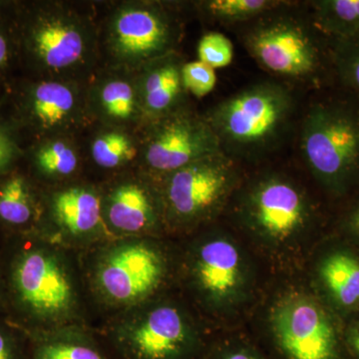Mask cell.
I'll list each match as a JSON object with an SVG mask.
<instances>
[{"label":"cell","mask_w":359,"mask_h":359,"mask_svg":"<svg viewBox=\"0 0 359 359\" xmlns=\"http://www.w3.org/2000/svg\"><path fill=\"white\" fill-rule=\"evenodd\" d=\"M295 102L285 85L252 84L217 104L205 116L222 150L230 157H262L280 145L289 131Z\"/></svg>","instance_id":"cell-1"},{"label":"cell","mask_w":359,"mask_h":359,"mask_svg":"<svg viewBox=\"0 0 359 359\" xmlns=\"http://www.w3.org/2000/svg\"><path fill=\"white\" fill-rule=\"evenodd\" d=\"M301 151L316 180L334 196L359 187V97L346 91L309 108Z\"/></svg>","instance_id":"cell-2"},{"label":"cell","mask_w":359,"mask_h":359,"mask_svg":"<svg viewBox=\"0 0 359 359\" xmlns=\"http://www.w3.org/2000/svg\"><path fill=\"white\" fill-rule=\"evenodd\" d=\"M276 9L252 21L244 33L245 46L257 65L290 81L314 83L320 79L330 49L325 50L316 25L287 11Z\"/></svg>","instance_id":"cell-3"},{"label":"cell","mask_w":359,"mask_h":359,"mask_svg":"<svg viewBox=\"0 0 359 359\" xmlns=\"http://www.w3.org/2000/svg\"><path fill=\"white\" fill-rule=\"evenodd\" d=\"M180 29L171 13L154 2H127L111 14L106 46L117 65L140 70L174 53Z\"/></svg>","instance_id":"cell-4"},{"label":"cell","mask_w":359,"mask_h":359,"mask_svg":"<svg viewBox=\"0 0 359 359\" xmlns=\"http://www.w3.org/2000/svg\"><path fill=\"white\" fill-rule=\"evenodd\" d=\"M140 149L144 163L153 173L168 176L207 157L223 153L207 118L179 108L150 120Z\"/></svg>","instance_id":"cell-5"},{"label":"cell","mask_w":359,"mask_h":359,"mask_svg":"<svg viewBox=\"0 0 359 359\" xmlns=\"http://www.w3.org/2000/svg\"><path fill=\"white\" fill-rule=\"evenodd\" d=\"M237 178L235 160L224 152L195 161L166 176L168 211L184 223L208 218L228 199Z\"/></svg>","instance_id":"cell-6"},{"label":"cell","mask_w":359,"mask_h":359,"mask_svg":"<svg viewBox=\"0 0 359 359\" xmlns=\"http://www.w3.org/2000/svg\"><path fill=\"white\" fill-rule=\"evenodd\" d=\"M271 328L290 359H340L339 334L327 311L308 295L292 294L273 309Z\"/></svg>","instance_id":"cell-7"},{"label":"cell","mask_w":359,"mask_h":359,"mask_svg":"<svg viewBox=\"0 0 359 359\" xmlns=\"http://www.w3.org/2000/svg\"><path fill=\"white\" fill-rule=\"evenodd\" d=\"M243 215L264 238L287 242L308 226L311 205L294 182L280 175H268L257 180L245 194Z\"/></svg>","instance_id":"cell-8"},{"label":"cell","mask_w":359,"mask_h":359,"mask_svg":"<svg viewBox=\"0 0 359 359\" xmlns=\"http://www.w3.org/2000/svg\"><path fill=\"white\" fill-rule=\"evenodd\" d=\"M32 50L42 67L65 75L88 62L95 48V34L79 14L53 6L33 25Z\"/></svg>","instance_id":"cell-9"},{"label":"cell","mask_w":359,"mask_h":359,"mask_svg":"<svg viewBox=\"0 0 359 359\" xmlns=\"http://www.w3.org/2000/svg\"><path fill=\"white\" fill-rule=\"evenodd\" d=\"M165 262L159 250L144 243H130L111 250L97 271V283L110 301L137 304L162 283Z\"/></svg>","instance_id":"cell-10"},{"label":"cell","mask_w":359,"mask_h":359,"mask_svg":"<svg viewBox=\"0 0 359 359\" xmlns=\"http://www.w3.org/2000/svg\"><path fill=\"white\" fill-rule=\"evenodd\" d=\"M13 283L18 301L39 318L65 316L74 302L69 276L58 259L45 250L21 255L14 264Z\"/></svg>","instance_id":"cell-11"},{"label":"cell","mask_w":359,"mask_h":359,"mask_svg":"<svg viewBox=\"0 0 359 359\" xmlns=\"http://www.w3.org/2000/svg\"><path fill=\"white\" fill-rule=\"evenodd\" d=\"M193 275L203 294L212 304H231L245 285V266L235 243L224 237L205 241L196 252Z\"/></svg>","instance_id":"cell-12"},{"label":"cell","mask_w":359,"mask_h":359,"mask_svg":"<svg viewBox=\"0 0 359 359\" xmlns=\"http://www.w3.org/2000/svg\"><path fill=\"white\" fill-rule=\"evenodd\" d=\"M189 340L190 328L185 318L169 306L149 311L128 332L129 346L140 359L173 358Z\"/></svg>","instance_id":"cell-13"},{"label":"cell","mask_w":359,"mask_h":359,"mask_svg":"<svg viewBox=\"0 0 359 359\" xmlns=\"http://www.w3.org/2000/svg\"><path fill=\"white\" fill-rule=\"evenodd\" d=\"M184 62L171 53L144 66L137 78L136 88L144 116L157 119L184 106L182 68Z\"/></svg>","instance_id":"cell-14"},{"label":"cell","mask_w":359,"mask_h":359,"mask_svg":"<svg viewBox=\"0 0 359 359\" xmlns=\"http://www.w3.org/2000/svg\"><path fill=\"white\" fill-rule=\"evenodd\" d=\"M30 109L35 122L45 131L60 132L79 123L82 103L74 87L61 80H46L34 87Z\"/></svg>","instance_id":"cell-15"},{"label":"cell","mask_w":359,"mask_h":359,"mask_svg":"<svg viewBox=\"0 0 359 359\" xmlns=\"http://www.w3.org/2000/svg\"><path fill=\"white\" fill-rule=\"evenodd\" d=\"M106 217L116 230L139 233L157 221L154 197L147 187L138 182H123L111 191L106 200Z\"/></svg>","instance_id":"cell-16"},{"label":"cell","mask_w":359,"mask_h":359,"mask_svg":"<svg viewBox=\"0 0 359 359\" xmlns=\"http://www.w3.org/2000/svg\"><path fill=\"white\" fill-rule=\"evenodd\" d=\"M52 214L56 223L71 235H87L101 221V201L93 190L84 187L65 189L53 196Z\"/></svg>","instance_id":"cell-17"},{"label":"cell","mask_w":359,"mask_h":359,"mask_svg":"<svg viewBox=\"0 0 359 359\" xmlns=\"http://www.w3.org/2000/svg\"><path fill=\"white\" fill-rule=\"evenodd\" d=\"M318 276L339 308H359V259L346 250H334L321 259Z\"/></svg>","instance_id":"cell-18"},{"label":"cell","mask_w":359,"mask_h":359,"mask_svg":"<svg viewBox=\"0 0 359 359\" xmlns=\"http://www.w3.org/2000/svg\"><path fill=\"white\" fill-rule=\"evenodd\" d=\"M99 112L116 125L128 124L144 116L136 83L127 78L113 76L99 84L96 91Z\"/></svg>","instance_id":"cell-19"},{"label":"cell","mask_w":359,"mask_h":359,"mask_svg":"<svg viewBox=\"0 0 359 359\" xmlns=\"http://www.w3.org/2000/svg\"><path fill=\"white\" fill-rule=\"evenodd\" d=\"M311 20L328 40L359 33V0H316L311 4Z\"/></svg>","instance_id":"cell-20"},{"label":"cell","mask_w":359,"mask_h":359,"mask_svg":"<svg viewBox=\"0 0 359 359\" xmlns=\"http://www.w3.org/2000/svg\"><path fill=\"white\" fill-rule=\"evenodd\" d=\"M282 0H207L201 1L200 11L205 18L224 25L252 22L264 14L290 6Z\"/></svg>","instance_id":"cell-21"},{"label":"cell","mask_w":359,"mask_h":359,"mask_svg":"<svg viewBox=\"0 0 359 359\" xmlns=\"http://www.w3.org/2000/svg\"><path fill=\"white\" fill-rule=\"evenodd\" d=\"M139 149L129 135L119 130H110L98 135L92 143L91 154L98 166L115 169L134 160Z\"/></svg>","instance_id":"cell-22"},{"label":"cell","mask_w":359,"mask_h":359,"mask_svg":"<svg viewBox=\"0 0 359 359\" xmlns=\"http://www.w3.org/2000/svg\"><path fill=\"white\" fill-rule=\"evenodd\" d=\"M330 62L346 91L359 97V33L346 39L328 40Z\"/></svg>","instance_id":"cell-23"},{"label":"cell","mask_w":359,"mask_h":359,"mask_svg":"<svg viewBox=\"0 0 359 359\" xmlns=\"http://www.w3.org/2000/svg\"><path fill=\"white\" fill-rule=\"evenodd\" d=\"M33 203L25 179L11 177L0 188V219L7 224L20 226L29 222Z\"/></svg>","instance_id":"cell-24"},{"label":"cell","mask_w":359,"mask_h":359,"mask_svg":"<svg viewBox=\"0 0 359 359\" xmlns=\"http://www.w3.org/2000/svg\"><path fill=\"white\" fill-rule=\"evenodd\" d=\"M36 164L47 176L66 177L76 171L79 160L76 150L69 142L54 139L39 149Z\"/></svg>","instance_id":"cell-25"},{"label":"cell","mask_w":359,"mask_h":359,"mask_svg":"<svg viewBox=\"0 0 359 359\" xmlns=\"http://www.w3.org/2000/svg\"><path fill=\"white\" fill-rule=\"evenodd\" d=\"M198 57L212 69L226 67L233 62V45L223 33H207L198 44Z\"/></svg>","instance_id":"cell-26"},{"label":"cell","mask_w":359,"mask_h":359,"mask_svg":"<svg viewBox=\"0 0 359 359\" xmlns=\"http://www.w3.org/2000/svg\"><path fill=\"white\" fill-rule=\"evenodd\" d=\"M182 80L186 92H190L194 96L202 98L211 93L216 86V70L199 60L184 63Z\"/></svg>","instance_id":"cell-27"},{"label":"cell","mask_w":359,"mask_h":359,"mask_svg":"<svg viewBox=\"0 0 359 359\" xmlns=\"http://www.w3.org/2000/svg\"><path fill=\"white\" fill-rule=\"evenodd\" d=\"M39 359H103L91 347L73 342L55 341L43 344L37 353Z\"/></svg>","instance_id":"cell-28"},{"label":"cell","mask_w":359,"mask_h":359,"mask_svg":"<svg viewBox=\"0 0 359 359\" xmlns=\"http://www.w3.org/2000/svg\"><path fill=\"white\" fill-rule=\"evenodd\" d=\"M15 147L8 135L0 131V172L13 159Z\"/></svg>","instance_id":"cell-29"},{"label":"cell","mask_w":359,"mask_h":359,"mask_svg":"<svg viewBox=\"0 0 359 359\" xmlns=\"http://www.w3.org/2000/svg\"><path fill=\"white\" fill-rule=\"evenodd\" d=\"M344 226L347 233L359 240V202L347 212L344 219Z\"/></svg>","instance_id":"cell-30"},{"label":"cell","mask_w":359,"mask_h":359,"mask_svg":"<svg viewBox=\"0 0 359 359\" xmlns=\"http://www.w3.org/2000/svg\"><path fill=\"white\" fill-rule=\"evenodd\" d=\"M13 347L11 339L0 332V359H13Z\"/></svg>","instance_id":"cell-31"},{"label":"cell","mask_w":359,"mask_h":359,"mask_svg":"<svg viewBox=\"0 0 359 359\" xmlns=\"http://www.w3.org/2000/svg\"><path fill=\"white\" fill-rule=\"evenodd\" d=\"M347 341L351 349L355 353L359 358V323L354 325L347 334Z\"/></svg>","instance_id":"cell-32"},{"label":"cell","mask_w":359,"mask_h":359,"mask_svg":"<svg viewBox=\"0 0 359 359\" xmlns=\"http://www.w3.org/2000/svg\"><path fill=\"white\" fill-rule=\"evenodd\" d=\"M224 359H259L247 351H235L226 354Z\"/></svg>","instance_id":"cell-33"},{"label":"cell","mask_w":359,"mask_h":359,"mask_svg":"<svg viewBox=\"0 0 359 359\" xmlns=\"http://www.w3.org/2000/svg\"><path fill=\"white\" fill-rule=\"evenodd\" d=\"M8 57V44L4 35L0 34V66L6 63Z\"/></svg>","instance_id":"cell-34"}]
</instances>
